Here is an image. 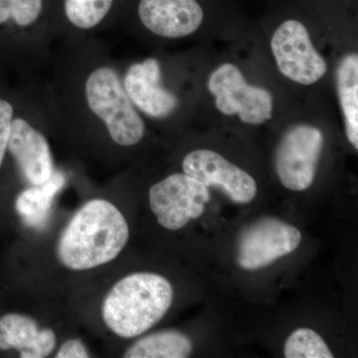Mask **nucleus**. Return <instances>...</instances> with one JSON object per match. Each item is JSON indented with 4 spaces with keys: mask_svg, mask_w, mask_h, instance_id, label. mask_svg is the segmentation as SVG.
Returning <instances> with one entry per match:
<instances>
[{
    "mask_svg": "<svg viewBox=\"0 0 358 358\" xmlns=\"http://www.w3.org/2000/svg\"><path fill=\"white\" fill-rule=\"evenodd\" d=\"M192 343L185 334L160 331L138 339L127 350L126 358H185L192 352Z\"/></svg>",
    "mask_w": 358,
    "mask_h": 358,
    "instance_id": "nucleus-16",
    "label": "nucleus"
},
{
    "mask_svg": "<svg viewBox=\"0 0 358 358\" xmlns=\"http://www.w3.org/2000/svg\"><path fill=\"white\" fill-rule=\"evenodd\" d=\"M182 169L207 187L220 189L235 203H250L257 195L255 179L213 150L189 152L183 159Z\"/></svg>",
    "mask_w": 358,
    "mask_h": 358,
    "instance_id": "nucleus-9",
    "label": "nucleus"
},
{
    "mask_svg": "<svg viewBox=\"0 0 358 358\" xmlns=\"http://www.w3.org/2000/svg\"><path fill=\"white\" fill-rule=\"evenodd\" d=\"M43 8V0H17V9L13 20V48L16 29H23L34 24Z\"/></svg>",
    "mask_w": 358,
    "mask_h": 358,
    "instance_id": "nucleus-19",
    "label": "nucleus"
},
{
    "mask_svg": "<svg viewBox=\"0 0 358 358\" xmlns=\"http://www.w3.org/2000/svg\"><path fill=\"white\" fill-rule=\"evenodd\" d=\"M339 103L345 122L348 140L358 148V56L348 54L341 59L336 72Z\"/></svg>",
    "mask_w": 358,
    "mask_h": 358,
    "instance_id": "nucleus-14",
    "label": "nucleus"
},
{
    "mask_svg": "<svg viewBox=\"0 0 358 358\" xmlns=\"http://www.w3.org/2000/svg\"><path fill=\"white\" fill-rule=\"evenodd\" d=\"M287 358H333L334 355L319 334L310 329L294 331L285 343Z\"/></svg>",
    "mask_w": 358,
    "mask_h": 358,
    "instance_id": "nucleus-18",
    "label": "nucleus"
},
{
    "mask_svg": "<svg viewBox=\"0 0 358 358\" xmlns=\"http://www.w3.org/2000/svg\"><path fill=\"white\" fill-rule=\"evenodd\" d=\"M57 358H87L89 353L81 341L79 339H70L61 346L56 355Z\"/></svg>",
    "mask_w": 358,
    "mask_h": 358,
    "instance_id": "nucleus-20",
    "label": "nucleus"
},
{
    "mask_svg": "<svg viewBox=\"0 0 358 358\" xmlns=\"http://www.w3.org/2000/svg\"><path fill=\"white\" fill-rule=\"evenodd\" d=\"M208 187L186 173H176L150 189V205L157 222L169 230H179L204 213L210 201Z\"/></svg>",
    "mask_w": 358,
    "mask_h": 358,
    "instance_id": "nucleus-5",
    "label": "nucleus"
},
{
    "mask_svg": "<svg viewBox=\"0 0 358 358\" xmlns=\"http://www.w3.org/2000/svg\"><path fill=\"white\" fill-rule=\"evenodd\" d=\"M208 89L224 115H239L245 124H261L273 115L274 101L266 89L247 83L237 66L224 64L210 75Z\"/></svg>",
    "mask_w": 358,
    "mask_h": 358,
    "instance_id": "nucleus-6",
    "label": "nucleus"
},
{
    "mask_svg": "<svg viewBox=\"0 0 358 358\" xmlns=\"http://www.w3.org/2000/svg\"><path fill=\"white\" fill-rule=\"evenodd\" d=\"M324 150V134L310 124H296L285 133L275 152V169L285 187L303 192L313 185Z\"/></svg>",
    "mask_w": 358,
    "mask_h": 358,
    "instance_id": "nucleus-4",
    "label": "nucleus"
},
{
    "mask_svg": "<svg viewBox=\"0 0 358 358\" xmlns=\"http://www.w3.org/2000/svg\"><path fill=\"white\" fill-rule=\"evenodd\" d=\"M138 16L150 32L176 39L196 31L204 14L196 0H141Z\"/></svg>",
    "mask_w": 358,
    "mask_h": 358,
    "instance_id": "nucleus-12",
    "label": "nucleus"
},
{
    "mask_svg": "<svg viewBox=\"0 0 358 358\" xmlns=\"http://www.w3.org/2000/svg\"><path fill=\"white\" fill-rule=\"evenodd\" d=\"M113 3L114 0H64L66 17L79 29H92L105 20Z\"/></svg>",
    "mask_w": 358,
    "mask_h": 358,
    "instance_id": "nucleus-17",
    "label": "nucleus"
},
{
    "mask_svg": "<svg viewBox=\"0 0 358 358\" xmlns=\"http://www.w3.org/2000/svg\"><path fill=\"white\" fill-rule=\"evenodd\" d=\"M128 223L114 204L87 202L71 219L57 245L59 261L71 270H89L117 258L128 243Z\"/></svg>",
    "mask_w": 358,
    "mask_h": 358,
    "instance_id": "nucleus-1",
    "label": "nucleus"
},
{
    "mask_svg": "<svg viewBox=\"0 0 358 358\" xmlns=\"http://www.w3.org/2000/svg\"><path fill=\"white\" fill-rule=\"evenodd\" d=\"M65 185L63 173L54 171L41 185L26 189L16 199V210L27 225L38 227L48 218L54 197Z\"/></svg>",
    "mask_w": 358,
    "mask_h": 358,
    "instance_id": "nucleus-15",
    "label": "nucleus"
},
{
    "mask_svg": "<svg viewBox=\"0 0 358 358\" xmlns=\"http://www.w3.org/2000/svg\"><path fill=\"white\" fill-rule=\"evenodd\" d=\"M85 99L115 143L131 147L140 143L145 136V122L114 68L101 66L90 73L85 83Z\"/></svg>",
    "mask_w": 358,
    "mask_h": 358,
    "instance_id": "nucleus-3",
    "label": "nucleus"
},
{
    "mask_svg": "<svg viewBox=\"0 0 358 358\" xmlns=\"http://www.w3.org/2000/svg\"><path fill=\"white\" fill-rule=\"evenodd\" d=\"M173 298V286L162 275L150 273L127 275L106 296L103 319L117 336L136 338L164 317Z\"/></svg>",
    "mask_w": 358,
    "mask_h": 358,
    "instance_id": "nucleus-2",
    "label": "nucleus"
},
{
    "mask_svg": "<svg viewBox=\"0 0 358 358\" xmlns=\"http://www.w3.org/2000/svg\"><path fill=\"white\" fill-rule=\"evenodd\" d=\"M7 150L32 185H43L54 173L53 159L46 138L16 113Z\"/></svg>",
    "mask_w": 358,
    "mask_h": 358,
    "instance_id": "nucleus-11",
    "label": "nucleus"
},
{
    "mask_svg": "<svg viewBox=\"0 0 358 358\" xmlns=\"http://www.w3.org/2000/svg\"><path fill=\"white\" fill-rule=\"evenodd\" d=\"M280 72L292 81L312 85L327 73L326 61L313 47L307 28L298 20H287L271 40Z\"/></svg>",
    "mask_w": 358,
    "mask_h": 358,
    "instance_id": "nucleus-8",
    "label": "nucleus"
},
{
    "mask_svg": "<svg viewBox=\"0 0 358 358\" xmlns=\"http://www.w3.org/2000/svg\"><path fill=\"white\" fill-rule=\"evenodd\" d=\"M122 85L134 107L148 117L164 119L178 107V98L162 86V69L154 58L131 65Z\"/></svg>",
    "mask_w": 358,
    "mask_h": 358,
    "instance_id": "nucleus-10",
    "label": "nucleus"
},
{
    "mask_svg": "<svg viewBox=\"0 0 358 358\" xmlns=\"http://www.w3.org/2000/svg\"><path fill=\"white\" fill-rule=\"evenodd\" d=\"M55 346L53 331H40L30 317L9 313L0 319V350L14 348L20 352V357L42 358L50 355Z\"/></svg>",
    "mask_w": 358,
    "mask_h": 358,
    "instance_id": "nucleus-13",
    "label": "nucleus"
},
{
    "mask_svg": "<svg viewBox=\"0 0 358 358\" xmlns=\"http://www.w3.org/2000/svg\"><path fill=\"white\" fill-rule=\"evenodd\" d=\"M301 233L277 218L259 219L247 226L237 241L236 261L240 268L255 271L267 267L300 246Z\"/></svg>",
    "mask_w": 358,
    "mask_h": 358,
    "instance_id": "nucleus-7",
    "label": "nucleus"
}]
</instances>
